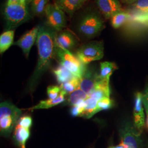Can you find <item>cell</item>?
Masks as SVG:
<instances>
[{
    "mask_svg": "<svg viewBox=\"0 0 148 148\" xmlns=\"http://www.w3.org/2000/svg\"><path fill=\"white\" fill-rule=\"evenodd\" d=\"M80 81L81 79L75 77L73 79L60 85L61 90L64 92L66 95H70L75 90L79 88Z\"/></svg>",
    "mask_w": 148,
    "mask_h": 148,
    "instance_id": "obj_24",
    "label": "cell"
},
{
    "mask_svg": "<svg viewBox=\"0 0 148 148\" xmlns=\"http://www.w3.org/2000/svg\"><path fill=\"white\" fill-rule=\"evenodd\" d=\"M21 0H7V4H14V3H21Z\"/></svg>",
    "mask_w": 148,
    "mask_h": 148,
    "instance_id": "obj_32",
    "label": "cell"
},
{
    "mask_svg": "<svg viewBox=\"0 0 148 148\" xmlns=\"http://www.w3.org/2000/svg\"><path fill=\"white\" fill-rule=\"evenodd\" d=\"M39 27H33L31 30L25 33L18 41L14 43V45H16L21 48L23 52L27 58L32 49V46L36 42Z\"/></svg>",
    "mask_w": 148,
    "mask_h": 148,
    "instance_id": "obj_9",
    "label": "cell"
},
{
    "mask_svg": "<svg viewBox=\"0 0 148 148\" xmlns=\"http://www.w3.org/2000/svg\"><path fill=\"white\" fill-rule=\"evenodd\" d=\"M84 109V101L77 106H72L71 110H70V113L71 115L73 116H79L80 114H81L82 111Z\"/></svg>",
    "mask_w": 148,
    "mask_h": 148,
    "instance_id": "obj_30",
    "label": "cell"
},
{
    "mask_svg": "<svg viewBox=\"0 0 148 148\" xmlns=\"http://www.w3.org/2000/svg\"><path fill=\"white\" fill-rule=\"evenodd\" d=\"M99 79V74L92 69L87 68L80 81L79 88L89 95L95 90Z\"/></svg>",
    "mask_w": 148,
    "mask_h": 148,
    "instance_id": "obj_12",
    "label": "cell"
},
{
    "mask_svg": "<svg viewBox=\"0 0 148 148\" xmlns=\"http://www.w3.org/2000/svg\"><path fill=\"white\" fill-rule=\"evenodd\" d=\"M98 101L93 97L88 96L84 101V109L79 117L90 119L95 115L97 112Z\"/></svg>",
    "mask_w": 148,
    "mask_h": 148,
    "instance_id": "obj_17",
    "label": "cell"
},
{
    "mask_svg": "<svg viewBox=\"0 0 148 148\" xmlns=\"http://www.w3.org/2000/svg\"><path fill=\"white\" fill-rule=\"evenodd\" d=\"M46 22L48 26L58 32H61L66 25L65 12L56 4H48L46 11Z\"/></svg>",
    "mask_w": 148,
    "mask_h": 148,
    "instance_id": "obj_8",
    "label": "cell"
},
{
    "mask_svg": "<svg viewBox=\"0 0 148 148\" xmlns=\"http://www.w3.org/2000/svg\"><path fill=\"white\" fill-rule=\"evenodd\" d=\"M30 132L29 128L16 125L14 128L13 138L16 145L19 148H26V143L30 137Z\"/></svg>",
    "mask_w": 148,
    "mask_h": 148,
    "instance_id": "obj_15",
    "label": "cell"
},
{
    "mask_svg": "<svg viewBox=\"0 0 148 148\" xmlns=\"http://www.w3.org/2000/svg\"><path fill=\"white\" fill-rule=\"evenodd\" d=\"M88 0H54L56 5L70 16L81 8Z\"/></svg>",
    "mask_w": 148,
    "mask_h": 148,
    "instance_id": "obj_13",
    "label": "cell"
},
{
    "mask_svg": "<svg viewBox=\"0 0 148 148\" xmlns=\"http://www.w3.org/2000/svg\"><path fill=\"white\" fill-rule=\"evenodd\" d=\"M56 44L57 47L70 51L76 46L77 40L71 32L62 30L58 32L57 35Z\"/></svg>",
    "mask_w": 148,
    "mask_h": 148,
    "instance_id": "obj_14",
    "label": "cell"
},
{
    "mask_svg": "<svg viewBox=\"0 0 148 148\" xmlns=\"http://www.w3.org/2000/svg\"><path fill=\"white\" fill-rule=\"evenodd\" d=\"M32 0H21V3L25 5H28L32 3Z\"/></svg>",
    "mask_w": 148,
    "mask_h": 148,
    "instance_id": "obj_34",
    "label": "cell"
},
{
    "mask_svg": "<svg viewBox=\"0 0 148 148\" xmlns=\"http://www.w3.org/2000/svg\"><path fill=\"white\" fill-rule=\"evenodd\" d=\"M120 143L125 148H148V142L143 132L139 131L131 122H125L119 128Z\"/></svg>",
    "mask_w": 148,
    "mask_h": 148,
    "instance_id": "obj_5",
    "label": "cell"
},
{
    "mask_svg": "<svg viewBox=\"0 0 148 148\" xmlns=\"http://www.w3.org/2000/svg\"><path fill=\"white\" fill-rule=\"evenodd\" d=\"M114 106V101L110 98H104L98 101L97 104V112H98L102 110H106L111 109Z\"/></svg>",
    "mask_w": 148,
    "mask_h": 148,
    "instance_id": "obj_25",
    "label": "cell"
},
{
    "mask_svg": "<svg viewBox=\"0 0 148 148\" xmlns=\"http://www.w3.org/2000/svg\"><path fill=\"white\" fill-rule=\"evenodd\" d=\"M53 73L60 85L73 79L76 77L68 69L61 65H59L58 66L53 70Z\"/></svg>",
    "mask_w": 148,
    "mask_h": 148,
    "instance_id": "obj_21",
    "label": "cell"
},
{
    "mask_svg": "<svg viewBox=\"0 0 148 148\" xmlns=\"http://www.w3.org/2000/svg\"><path fill=\"white\" fill-rule=\"evenodd\" d=\"M95 3L106 19H110L114 14L122 11L119 0H95Z\"/></svg>",
    "mask_w": 148,
    "mask_h": 148,
    "instance_id": "obj_11",
    "label": "cell"
},
{
    "mask_svg": "<svg viewBox=\"0 0 148 148\" xmlns=\"http://www.w3.org/2000/svg\"><path fill=\"white\" fill-rule=\"evenodd\" d=\"M49 0H32L31 11L34 16H41L45 13L46 9L48 5Z\"/></svg>",
    "mask_w": 148,
    "mask_h": 148,
    "instance_id": "obj_23",
    "label": "cell"
},
{
    "mask_svg": "<svg viewBox=\"0 0 148 148\" xmlns=\"http://www.w3.org/2000/svg\"><path fill=\"white\" fill-rule=\"evenodd\" d=\"M88 97V95L79 88L69 95L65 101V104L71 106H77L84 101Z\"/></svg>",
    "mask_w": 148,
    "mask_h": 148,
    "instance_id": "obj_20",
    "label": "cell"
},
{
    "mask_svg": "<svg viewBox=\"0 0 148 148\" xmlns=\"http://www.w3.org/2000/svg\"><path fill=\"white\" fill-rule=\"evenodd\" d=\"M32 117L29 115H25L21 117L18 122V125H19L21 127H24L26 128H29L32 127Z\"/></svg>",
    "mask_w": 148,
    "mask_h": 148,
    "instance_id": "obj_28",
    "label": "cell"
},
{
    "mask_svg": "<svg viewBox=\"0 0 148 148\" xmlns=\"http://www.w3.org/2000/svg\"><path fill=\"white\" fill-rule=\"evenodd\" d=\"M76 56L86 65L93 61L99 60L104 56L103 42L93 41L85 43L77 50Z\"/></svg>",
    "mask_w": 148,
    "mask_h": 148,
    "instance_id": "obj_7",
    "label": "cell"
},
{
    "mask_svg": "<svg viewBox=\"0 0 148 148\" xmlns=\"http://www.w3.org/2000/svg\"><path fill=\"white\" fill-rule=\"evenodd\" d=\"M108 148H125L124 145L122 144V143H120L119 145H111Z\"/></svg>",
    "mask_w": 148,
    "mask_h": 148,
    "instance_id": "obj_33",
    "label": "cell"
},
{
    "mask_svg": "<svg viewBox=\"0 0 148 148\" xmlns=\"http://www.w3.org/2000/svg\"><path fill=\"white\" fill-rule=\"evenodd\" d=\"M14 30H6L0 36V53L3 54L14 44Z\"/></svg>",
    "mask_w": 148,
    "mask_h": 148,
    "instance_id": "obj_19",
    "label": "cell"
},
{
    "mask_svg": "<svg viewBox=\"0 0 148 148\" xmlns=\"http://www.w3.org/2000/svg\"><path fill=\"white\" fill-rule=\"evenodd\" d=\"M103 18L98 13L90 11L82 16L77 24V32L83 37L92 38L104 29Z\"/></svg>",
    "mask_w": 148,
    "mask_h": 148,
    "instance_id": "obj_4",
    "label": "cell"
},
{
    "mask_svg": "<svg viewBox=\"0 0 148 148\" xmlns=\"http://www.w3.org/2000/svg\"><path fill=\"white\" fill-rule=\"evenodd\" d=\"M118 69L116 64L114 62H104L100 63V73L99 77L101 79L110 80L113 73Z\"/></svg>",
    "mask_w": 148,
    "mask_h": 148,
    "instance_id": "obj_22",
    "label": "cell"
},
{
    "mask_svg": "<svg viewBox=\"0 0 148 148\" xmlns=\"http://www.w3.org/2000/svg\"><path fill=\"white\" fill-rule=\"evenodd\" d=\"M143 95V105L147 115V122L148 126V84L146 85L144 90Z\"/></svg>",
    "mask_w": 148,
    "mask_h": 148,
    "instance_id": "obj_29",
    "label": "cell"
},
{
    "mask_svg": "<svg viewBox=\"0 0 148 148\" xmlns=\"http://www.w3.org/2000/svg\"><path fill=\"white\" fill-rule=\"evenodd\" d=\"M61 92L60 86H49L47 87V93L49 99H55L58 98Z\"/></svg>",
    "mask_w": 148,
    "mask_h": 148,
    "instance_id": "obj_26",
    "label": "cell"
},
{
    "mask_svg": "<svg viewBox=\"0 0 148 148\" xmlns=\"http://www.w3.org/2000/svg\"><path fill=\"white\" fill-rule=\"evenodd\" d=\"M55 58L58 60L60 65L68 69L79 79H82L87 68L76 55L69 50L57 47Z\"/></svg>",
    "mask_w": 148,
    "mask_h": 148,
    "instance_id": "obj_6",
    "label": "cell"
},
{
    "mask_svg": "<svg viewBox=\"0 0 148 148\" xmlns=\"http://www.w3.org/2000/svg\"><path fill=\"white\" fill-rule=\"evenodd\" d=\"M3 15L6 23L7 30H14L16 27L28 21L31 18V14L28 5L18 3L5 4Z\"/></svg>",
    "mask_w": 148,
    "mask_h": 148,
    "instance_id": "obj_3",
    "label": "cell"
},
{
    "mask_svg": "<svg viewBox=\"0 0 148 148\" xmlns=\"http://www.w3.org/2000/svg\"><path fill=\"white\" fill-rule=\"evenodd\" d=\"M131 14L126 11H120L114 14L110 18L112 27L114 29H119L124 25L130 21Z\"/></svg>",
    "mask_w": 148,
    "mask_h": 148,
    "instance_id": "obj_18",
    "label": "cell"
},
{
    "mask_svg": "<svg viewBox=\"0 0 148 148\" xmlns=\"http://www.w3.org/2000/svg\"><path fill=\"white\" fill-rule=\"evenodd\" d=\"M36 45L38 49V59L36 67L29 80L27 90L32 92L36 87L43 74L49 68L56 57V39L58 32L46 23L38 25Z\"/></svg>",
    "mask_w": 148,
    "mask_h": 148,
    "instance_id": "obj_1",
    "label": "cell"
},
{
    "mask_svg": "<svg viewBox=\"0 0 148 148\" xmlns=\"http://www.w3.org/2000/svg\"><path fill=\"white\" fill-rule=\"evenodd\" d=\"M21 110L12 103L5 101L0 105V132L8 137L15 128L21 115Z\"/></svg>",
    "mask_w": 148,
    "mask_h": 148,
    "instance_id": "obj_2",
    "label": "cell"
},
{
    "mask_svg": "<svg viewBox=\"0 0 148 148\" xmlns=\"http://www.w3.org/2000/svg\"><path fill=\"white\" fill-rule=\"evenodd\" d=\"M143 95L140 92L135 94L133 108V125L138 130L143 131L145 125V114L143 108Z\"/></svg>",
    "mask_w": 148,
    "mask_h": 148,
    "instance_id": "obj_10",
    "label": "cell"
},
{
    "mask_svg": "<svg viewBox=\"0 0 148 148\" xmlns=\"http://www.w3.org/2000/svg\"><path fill=\"white\" fill-rule=\"evenodd\" d=\"M132 5L138 11L148 13V0H138Z\"/></svg>",
    "mask_w": 148,
    "mask_h": 148,
    "instance_id": "obj_27",
    "label": "cell"
},
{
    "mask_svg": "<svg viewBox=\"0 0 148 148\" xmlns=\"http://www.w3.org/2000/svg\"><path fill=\"white\" fill-rule=\"evenodd\" d=\"M65 95H66V93L63 91L61 90L60 93L57 98L55 99H48L46 100L40 101V103L37 104V105L29 108V110L30 111H33L37 109H48V108L53 107L54 106H57L59 104L65 102V101L66 99L65 98Z\"/></svg>",
    "mask_w": 148,
    "mask_h": 148,
    "instance_id": "obj_16",
    "label": "cell"
},
{
    "mask_svg": "<svg viewBox=\"0 0 148 148\" xmlns=\"http://www.w3.org/2000/svg\"><path fill=\"white\" fill-rule=\"evenodd\" d=\"M138 0H120L122 3L126 4V5H133Z\"/></svg>",
    "mask_w": 148,
    "mask_h": 148,
    "instance_id": "obj_31",
    "label": "cell"
}]
</instances>
